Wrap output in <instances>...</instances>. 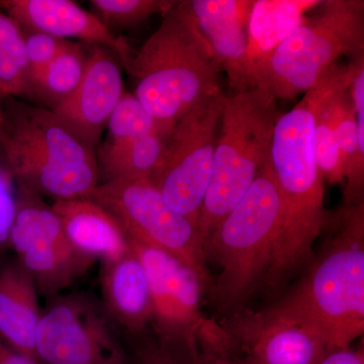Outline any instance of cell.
I'll use <instances>...</instances> for the list:
<instances>
[{
	"label": "cell",
	"mask_w": 364,
	"mask_h": 364,
	"mask_svg": "<svg viewBox=\"0 0 364 364\" xmlns=\"http://www.w3.org/2000/svg\"><path fill=\"white\" fill-rule=\"evenodd\" d=\"M332 224L301 282L263 312L301 326L327 348H348L364 332V203H344Z\"/></svg>",
	"instance_id": "obj_1"
},
{
	"label": "cell",
	"mask_w": 364,
	"mask_h": 364,
	"mask_svg": "<svg viewBox=\"0 0 364 364\" xmlns=\"http://www.w3.org/2000/svg\"><path fill=\"white\" fill-rule=\"evenodd\" d=\"M316 98L315 85L293 109L282 112L273 132L269 164L282 196V219L272 270L279 277H294L310 264L328 219L324 179L313 151Z\"/></svg>",
	"instance_id": "obj_2"
},
{
	"label": "cell",
	"mask_w": 364,
	"mask_h": 364,
	"mask_svg": "<svg viewBox=\"0 0 364 364\" xmlns=\"http://www.w3.org/2000/svg\"><path fill=\"white\" fill-rule=\"evenodd\" d=\"M127 71L146 111L173 128L198 104L223 92L220 69L184 1L164 14L156 31L132 54Z\"/></svg>",
	"instance_id": "obj_3"
},
{
	"label": "cell",
	"mask_w": 364,
	"mask_h": 364,
	"mask_svg": "<svg viewBox=\"0 0 364 364\" xmlns=\"http://www.w3.org/2000/svg\"><path fill=\"white\" fill-rule=\"evenodd\" d=\"M2 165L16 186L57 200L88 198L100 184L95 150L50 109L11 102L2 109Z\"/></svg>",
	"instance_id": "obj_4"
},
{
	"label": "cell",
	"mask_w": 364,
	"mask_h": 364,
	"mask_svg": "<svg viewBox=\"0 0 364 364\" xmlns=\"http://www.w3.org/2000/svg\"><path fill=\"white\" fill-rule=\"evenodd\" d=\"M282 219V196L268 160L203 249L205 261L219 268L208 293L222 314L238 312L262 286Z\"/></svg>",
	"instance_id": "obj_5"
},
{
	"label": "cell",
	"mask_w": 364,
	"mask_h": 364,
	"mask_svg": "<svg viewBox=\"0 0 364 364\" xmlns=\"http://www.w3.org/2000/svg\"><path fill=\"white\" fill-rule=\"evenodd\" d=\"M282 114L277 98L259 86L225 95L212 178L198 224L203 249L269 160Z\"/></svg>",
	"instance_id": "obj_6"
},
{
	"label": "cell",
	"mask_w": 364,
	"mask_h": 364,
	"mask_svg": "<svg viewBox=\"0 0 364 364\" xmlns=\"http://www.w3.org/2000/svg\"><path fill=\"white\" fill-rule=\"evenodd\" d=\"M260 67L255 85L277 100L312 90L335 61L364 53V1L326 0Z\"/></svg>",
	"instance_id": "obj_7"
},
{
	"label": "cell",
	"mask_w": 364,
	"mask_h": 364,
	"mask_svg": "<svg viewBox=\"0 0 364 364\" xmlns=\"http://www.w3.org/2000/svg\"><path fill=\"white\" fill-rule=\"evenodd\" d=\"M128 239L149 280L153 339L177 364H198V339L210 321L200 310L207 294L203 280L169 253Z\"/></svg>",
	"instance_id": "obj_8"
},
{
	"label": "cell",
	"mask_w": 364,
	"mask_h": 364,
	"mask_svg": "<svg viewBox=\"0 0 364 364\" xmlns=\"http://www.w3.org/2000/svg\"><path fill=\"white\" fill-rule=\"evenodd\" d=\"M35 353L38 364H127L129 358L123 332L102 299L83 291L48 299Z\"/></svg>",
	"instance_id": "obj_9"
},
{
	"label": "cell",
	"mask_w": 364,
	"mask_h": 364,
	"mask_svg": "<svg viewBox=\"0 0 364 364\" xmlns=\"http://www.w3.org/2000/svg\"><path fill=\"white\" fill-rule=\"evenodd\" d=\"M90 198L116 218L128 238L165 251L193 268L208 293L212 277L198 228L170 207L150 178L100 183Z\"/></svg>",
	"instance_id": "obj_10"
},
{
	"label": "cell",
	"mask_w": 364,
	"mask_h": 364,
	"mask_svg": "<svg viewBox=\"0 0 364 364\" xmlns=\"http://www.w3.org/2000/svg\"><path fill=\"white\" fill-rule=\"evenodd\" d=\"M224 93L207 98L172 129L151 181L167 203L198 228L210 178Z\"/></svg>",
	"instance_id": "obj_11"
},
{
	"label": "cell",
	"mask_w": 364,
	"mask_h": 364,
	"mask_svg": "<svg viewBox=\"0 0 364 364\" xmlns=\"http://www.w3.org/2000/svg\"><path fill=\"white\" fill-rule=\"evenodd\" d=\"M9 246L32 277L38 293L48 299L62 294L97 262L69 243L51 205L23 186H16Z\"/></svg>",
	"instance_id": "obj_12"
},
{
	"label": "cell",
	"mask_w": 364,
	"mask_h": 364,
	"mask_svg": "<svg viewBox=\"0 0 364 364\" xmlns=\"http://www.w3.org/2000/svg\"><path fill=\"white\" fill-rule=\"evenodd\" d=\"M107 48L93 46L75 91L51 111L79 140L93 150L124 95L123 78Z\"/></svg>",
	"instance_id": "obj_13"
},
{
	"label": "cell",
	"mask_w": 364,
	"mask_h": 364,
	"mask_svg": "<svg viewBox=\"0 0 364 364\" xmlns=\"http://www.w3.org/2000/svg\"><path fill=\"white\" fill-rule=\"evenodd\" d=\"M232 93L255 87L247 57L248 26L254 0H186Z\"/></svg>",
	"instance_id": "obj_14"
},
{
	"label": "cell",
	"mask_w": 364,
	"mask_h": 364,
	"mask_svg": "<svg viewBox=\"0 0 364 364\" xmlns=\"http://www.w3.org/2000/svg\"><path fill=\"white\" fill-rule=\"evenodd\" d=\"M21 28L37 31L59 39H77L116 53L127 69L134 50L95 14L70 0H9L0 2Z\"/></svg>",
	"instance_id": "obj_15"
},
{
	"label": "cell",
	"mask_w": 364,
	"mask_h": 364,
	"mask_svg": "<svg viewBox=\"0 0 364 364\" xmlns=\"http://www.w3.org/2000/svg\"><path fill=\"white\" fill-rule=\"evenodd\" d=\"M228 332L243 364H317L328 349L301 326L263 311L239 318Z\"/></svg>",
	"instance_id": "obj_16"
},
{
	"label": "cell",
	"mask_w": 364,
	"mask_h": 364,
	"mask_svg": "<svg viewBox=\"0 0 364 364\" xmlns=\"http://www.w3.org/2000/svg\"><path fill=\"white\" fill-rule=\"evenodd\" d=\"M102 304L116 321L124 338L150 332L152 299L149 280L133 250L102 262Z\"/></svg>",
	"instance_id": "obj_17"
},
{
	"label": "cell",
	"mask_w": 364,
	"mask_h": 364,
	"mask_svg": "<svg viewBox=\"0 0 364 364\" xmlns=\"http://www.w3.org/2000/svg\"><path fill=\"white\" fill-rule=\"evenodd\" d=\"M51 207L61 222L67 240L78 252L105 262L131 250L121 224L91 198L57 200Z\"/></svg>",
	"instance_id": "obj_18"
},
{
	"label": "cell",
	"mask_w": 364,
	"mask_h": 364,
	"mask_svg": "<svg viewBox=\"0 0 364 364\" xmlns=\"http://www.w3.org/2000/svg\"><path fill=\"white\" fill-rule=\"evenodd\" d=\"M37 287L18 260L0 265V338L36 361V333L42 310Z\"/></svg>",
	"instance_id": "obj_19"
},
{
	"label": "cell",
	"mask_w": 364,
	"mask_h": 364,
	"mask_svg": "<svg viewBox=\"0 0 364 364\" xmlns=\"http://www.w3.org/2000/svg\"><path fill=\"white\" fill-rule=\"evenodd\" d=\"M322 0H254L248 26L247 57L255 85L256 72L299 28ZM256 86V85H255Z\"/></svg>",
	"instance_id": "obj_20"
},
{
	"label": "cell",
	"mask_w": 364,
	"mask_h": 364,
	"mask_svg": "<svg viewBox=\"0 0 364 364\" xmlns=\"http://www.w3.org/2000/svg\"><path fill=\"white\" fill-rule=\"evenodd\" d=\"M348 64L332 91L333 124L344 164V203H364V140L359 136L350 92Z\"/></svg>",
	"instance_id": "obj_21"
},
{
	"label": "cell",
	"mask_w": 364,
	"mask_h": 364,
	"mask_svg": "<svg viewBox=\"0 0 364 364\" xmlns=\"http://www.w3.org/2000/svg\"><path fill=\"white\" fill-rule=\"evenodd\" d=\"M173 128H161L149 135L123 144L98 147L100 183L151 178L161 159Z\"/></svg>",
	"instance_id": "obj_22"
},
{
	"label": "cell",
	"mask_w": 364,
	"mask_h": 364,
	"mask_svg": "<svg viewBox=\"0 0 364 364\" xmlns=\"http://www.w3.org/2000/svg\"><path fill=\"white\" fill-rule=\"evenodd\" d=\"M346 70L335 63L316 85L317 98L314 109L313 151L318 172L330 184L343 183L345 170L333 124L332 91Z\"/></svg>",
	"instance_id": "obj_23"
},
{
	"label": "cell",
	"mask_w": 364,
	"mask_h": 364,
	"mask_svg": "<svg viewBox=\"0 0 364 364\" xmlns=\"http://www.w3.org/2000/svg\"><path fill=\"white\" fill-rule=\"evenodd\" d=\"M0 95H33L23 30L13 18L2 11H0Z\"/></svg>",
	"instance_id": "obj_24"
},
{
	"label": "cell",
	"mask_w": 364,
	"mask_h": 364,
	"mask_svg": "<svg viewBox=\"0 0 364 364\" xmlns=\"http://www.w3.org/2000/svg\"><path fill=\"white\" fill-rule=\"evenodd\" d=\"M86 58L80 46L66 41L33 86V95L42 98L52 109L63 102L80 83L85 71Z\"/></svg>",
	"instance_id": "obj_25"
},
{
	"label": "cell",
	"mask_w": 364,
	"mask_h": 364,
	"mask_svg": "<svg viewBox=\"0 0 364 364\" xmlns=\"http://www.w3.org/2000/svg\"><path fill=\"white\" fill-rule=\"evenodd\" d=\"M161 128L169 127L159 123L151 116L135 95L124 92L109 117L107 127L109 138L105 143L117 145L129 142Z\"/></svg>",
	"instance_id": "obj_26"
},
{
	"label": "cell",
	"mask_w": 364,
	"mask_h": 364,
	"mask_svg": "<svg viewBox=\"0 0 364 364\" xmlns=\"http://www.w3.org/2000/svg\"><path fill=\"white\" fill-rule=\"evenodd\" d=\"M178 1L171 0H91L95 16L107 28H127L140 25L154 14L168 13Z\"/></svg>",
	"instance_id": "obj_27"
},
{
	"label": "cell",
	"mask_w": 364,
	"mask_h": 364,
	"mask_svg": "<svg viewBox=\"0 0 364 364\" xmlns=\"http://www.w3.org/2000/svg\"><path fill=\"white\" fill-rule=\"evenodd\" d=\"M23 33L33 93V86L39 81L43 72L49 65L50 62L56 57L61 48L65 44L66 40L59 39L37 31L26 30V32L23 31Z\"/></svg>",
	"instance_id": "obj_28"
},
{
	"label": "cell",
	"mask_w": 364,
	"mask_h": 364,
	"mask_svg": "<svg viewBox=\"0 0 364 364\" xmlns=\"http://www.w3.org/2000/svg\"><path fill=\"white\" fill-rule=\"evenodd\" d=\"M16 184L9 170L0 164V250L9 246V236L16 208Z\"/></svg>",
	"instance_id": "obj_29"
},
{
	"label": "cell",
	"mask_w": 364,
	"mask_h": 364,
	"mask_svg": "<svg viewBox=\"0 0 364 364\" xmlns=\"http://www.w3.org/2000/svg\"><path fill=\"white\" fill-rule=\"evenodd\" d=\"M124 341L129 352L127 364H177L158 346L150 332Z\"/></svg>",
	"instance_id": "obj_30"
},
{
	"label": "cell",
	"mask_w": 364,
	"mask_h": 364,
	"mask_svg": "<svg viewBox=\"0 0 364 364\" xmlns=\"http://www.w3.org/2000/svg\"><path fill=\"white\" fill-rule=\"evenodd\" d=\"M317 364H364L363 349L328 348Z\"/></svg>",
	"instance_id": "obj_31"
},
{
	"label": "cell",
	"mask_w": 364,
	"mask_h": 364,
	"mask_svg": "<svg viewBox=\"0 0 364 364\" xmlns=\"http://www.w3.org/2000/svg\"><path fill=\"white\" fill-rule=\"evenodd\" d=\"M0 364H38L9 346L0 338Z\"/></svg>",
	"instance_id": "obj_32"
},
{
	"label": "cell",
	"mask_w": 364,
	"mask_h": 364,
	"mask_svg": "<svg viewBox=\"0 0 364 364\" xmlns=\"http://www.w3.org/2000/svg\"><path fill=\"white\" fill-rule=\"evenodd\" d=\"M198 364H243L239 358H217V356H200Z\"/></svg>",
	"instance_id": "obj_33"
},
{
	"label": "cell",
	"mask_w": 364,
	"mask_h": 364,
	"mask_svg": "<svg viewBox=\"0 0 364 364\" xmlns=\"http://www.w3.org/2000/svg\"><path fill=\"white\" fill-rule=\"evenodd\" d=\"M2 122V107L1 105H0V124H1Z\"/></svg>",
	"instance_id": "obj_34"
},
{
	"label": "cell",
	"mask_w": 364,
	"mask_h": 364,
	"mask_svg": "<svg viewBox=\"0 0 364 364\" xmlns=\"http://www.w3.org/2000/svg\"><path fill=\"white\" fill-rule=\"evenodd\" d=\"M0 126H1V124H0Z\"/></svg>",
	"instance_id": "obj_35"
}]
</instances>
